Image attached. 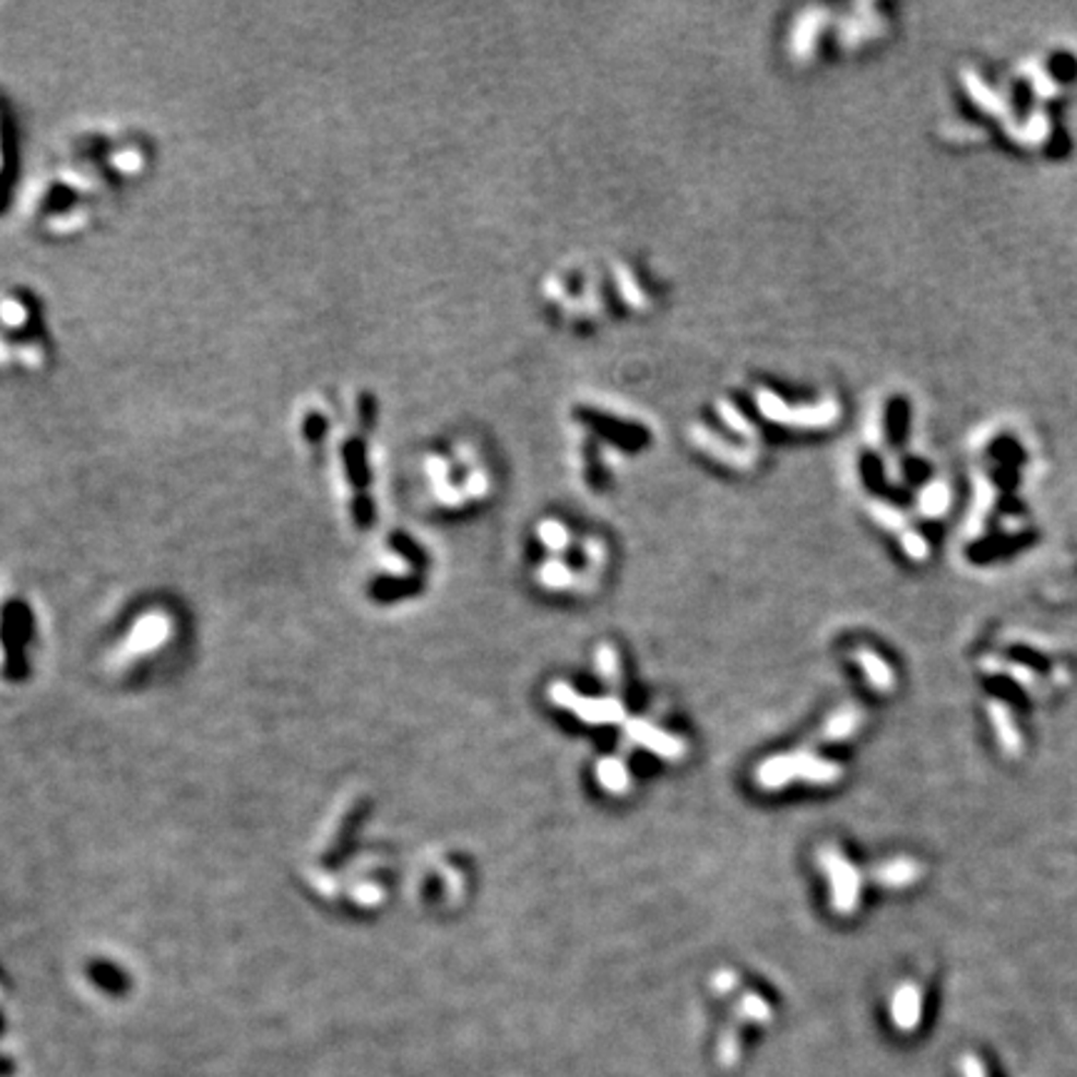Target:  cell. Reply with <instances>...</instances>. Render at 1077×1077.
Returning <instances> with one entry per match:
<instances>
[{
	"label": "cell",
	"instance_id": "obj_1",
	"mask_svg": "<svg viewBox=\"0 0 1077 1077\" xmlns=\"http://www.w3.org/2000/svg\"><path fill=\"white\" fill-rule=\"evenodd\" d=\"M841 776H843L841 766L828 761V758L816 756L810 748L771 756L756 768V783L761 785L764 791H779L793 781L831 785L841 781Z\"/></svg>",
	"mask_w": 1077,
	"mask_h": 1077
},
{
	"label": "cell",
	"instance_id": "obj_2",
	"mask_svg": "<svg viewBox=\"0 0 1077 1077\" xmlns=\"http://www.w3.org/2000/svg\"><path fill=\"white\" fill-rule=\"evenodd\" d=\"M549 699L559 709L571 711L581 723L589 726H612L626 723V709L616 696H584L577 694L569 684L554 682L549 686Z\"/></svg>",
	"mask_w": 1077,
	"mask_h": 1077
},
{
	"label": "cell",
	"instance_id": "obj_3",
	"mask_svg": "<svg viewBox=\"0 0 1077 1077\" xmlns=\"http://www.w3.org/2000/svg\"><path fill=\"white\" fill-rule=\"evenodd\" d=\"M816 859L828 876L833 911L843 915L853 913L861 903V873L855 871V865L836 845H824Z\"/></svg>",
	"mask_w": 1077,
	"mask_h": 1077
},
{
	"label": "cell",
	"instance_id": "obj_4",
	"mask_svg": "<svg viewBox=\"0 0 1077 1077\" xmlns=\"http://www.w3.org/2000/svg\"><path fill=\"white\" fill-rule=\"evenodd\" d=\"M624 734L626 744L641 746L651 751L653 756L666 758V761H682L686 754V744L678 736L668 734V731L653 726V723L643 719H629L624 723Z\"/></svg>",
	"mask_w": 1077,
	"mask_h": 1077
},
{
	"label": "cell",
	"instance_id": "obj_5",
	"mask_svg": "<svg viewBox=\"0 0 1077 1077\" xmlns=\"http://www.w3.org/2000/svg\"><path fill=\"white\" fill-rule=\"evenodd\" d=\"M761 400V412L768 419L773 422H785V425H801V427H820V425H831L838 414V407L833 402L820 404V407H806V410H789L781 400H776L773 394L761 392L758 394Z\"/></svg>",
	"mask_w": 1077,
	"mask_h": 1077
},
{
	"label": "cell",
	"instance_id": "obj_6",
	"mask_svg": "<svg viewBox=\"0 0 1077 1077\" xmlns=\"http://www.w3.org/2000/svg\"><path fill=\"white\" fill-rule=\"evenodd\" d=\"M594 776H596V783L602 785L606 793H612V796H622V793L629 791V785H631V771H629V766H626L624 756L599 758L596 766H594Z\"/></svg>",
	"mask_w": 1077,
	"mask_h": 1077
},
{
	"label": "cell",
	"instance_id": "obj_7",
	"mask_svg": "<svg viewBox=\"0 0 1077 1077\" xmlns=\"http://www.w3.org/2000/svg\"><path fill=\"white\" fill-rule=\"evenodd\" d=\"M855 664L865 671V678L868 684L876 688V691H890L893 688V671L883 661L876 651L871 649H859L853 653Z\"/></svg>",
	"mask_w": 1077,
	"mask_h": 1077
},
{
	"label": "cell",
	"instance_id": "obj_8",
	"mask_svg": "<svg viewBox=\"0 0 1077 1077\" xmlns=\"http://www.w3.org/2000/svg\"><path fill=\"white\" fill-rule=\"evenodd\" d=\"M691 437H694V441L701 449H706V452L713 454V457L723 459V462H729V464H734V466H741V470H746V466L751 464V454L744 452V449H734V447L723 445V441H719L717 437H713L711 431L694 429Z\"/></svg>",
	"mask_w": 1077,
	"mask_h": 1077
},
{
	"label": "cell",
	"instance_id": "obj_9",
	"mask_svg": "<svg viewBox=\"0 0 1077 1077\" xmlns=\"http://www.w3.org/2000/svg\"><path fill=\"white\" fill-rule=\"evenodd\" d=\"M871 876H873V880L880 883V886L903 888V886H908V883L915 880L918 865L913 861H906V859L890 861V863H883L880 868H873Z\"/></svg>",
	"mask_w": 1077,
	"mask_h": 1077
},
{
	"label": "cell",
	"instance_id": "obj_10",
	"mask_svg": "<svg viewBox=\"0 0 1077 1077\" xmlns=\"http://www.w3.org/2000/svg\"><path fill=\"white\" fill-rule=\"evenodd\" d=\"M859 726H861V711L841 709L826 721L824 731H820V738L828 741V744H836V741L851 738L855 731H859Z\"/></svg>",
	"mask_w": 1077,
	"mask_h": 1077
},
{
	"label": "cell",
	"instance_id": "obj_11",
	"mask_svg": "<svg viewBox=\"0 0 1077 1077\" xmlns=\"http://www.w3.org/2000/svg\"><path fill=\"white\" fill-rule=\"evenodd\" d=\"M921 1015V993L913 985H906L903 991L896 993L893 1001V1020L900 1028H913Z\"/></svg>",
	"mask_w": 1077,
	"mask_h": 1077
},
{
	"label": "cell",
	"instance_id": "obj_12",
	"mask_svg": "<svg viewBox=\"0 0 1077 1077\" xmlns=\"http://www.w3.org/2000/svg\"><path fill=\"white\" fill-rule=\"evenodd\" d=\"M536 579H538V584L546 587V589H554V591L579 587V584H577V573H573V571L567 567V564L559 561V559H549V561H544V564H542V569L536 571Z\"/></svg>",
	"mask_w": 1077,
	"mask_h": 1077
},
{
	"label": "cell",
	"instance_id": "obj_13",
	"mask_svg": "<svg viewBox=\"0 0 1077 1077\" xmlns=\"http://www.w3.org/2000/svg\"><path fill=\"white\" fill-rule=\"evenodd\" d=\"M594 664H596L599 676H602L606 684H612V686L619 684L622 664H619V653L614 651V647H608V643H602V647L596 649Z\"/></svg>",
	"mask_w": 1077,
	"mask_h": 1077
},
{
	"label": "cell",
	"instance_id": "obj_14",
	"mask_svg": "<svg viewBox=\"0 0 1077 1077\" xmlns=\"http://www.w3.org/2000/svg\"><path fill=\"white\" fill-rule=\"evenodd\" d=\"M536 534H538V538H542V544L549 552H554V554L567 552L569 532L559 522H552V519H549V522H542V524H538V529H536Z\"/></svg>",
	"mask_w": 1077,
	"mask_h": 1077
},
{
	"label": "cell",
	"instance_id": "obj_15",
	"mask_svg": "<svg viewBox=\"0 0 1077 1077\" xmlns=\"http://www.w3.org/2000/svg\"><path fill=\"white\" fill-rule=\"evenodd\" d=\"M738 1010H741V1015H744V1018L754 1020V1022L771 1020V1005H768L761 995H754V993L744 995V1001L738 1003Z\"/></svg>",
	"mask_w": 1077,
	"mask_h": 1077
},
{
	"label": "cell",
	"instance_id": "obj_16",
	"mask_svg": "<svg viewBox=\"0 0 1077 1077\" xmlns=\"http://www.w3.org/2000/svg\"><path fill=\"white\" fill-rule=\"evenodd\" d=\"M719 412L723 414V417H726V422H729V425H731V427H734V429H738V431H744V435H746V437H754V429H751V427H748V425H746V419H744V417H741V414H738V412H736L734 407H731V404H729V402H719Z\"/></svg>",
	"mask_w": 1077,
	"mask_h": 1077
},
{
	"label": "cell",
	"instance_id": "obj_17",
	"mask_svg": "<svg viewBox=\"0 0 1077 1077\" xmlns=\"http://www.w3.org/2000/svg\"><path fill=\"white\" fill-rule=\"evenodd\" d=\"M738 985V978L734 970H721V973L713 975V987L721 993H729V991H734V987Z\"/></svg>",
	"mask_w": 1077,
	"mask_h": 1077
},
{
	"label": "cell",
	"instance_id": "obj_18",
	"mask_svg": "<svg viewBox=\"0 0 1077 1077\" xmlns=\"http://www.w3.org/2000/svg\"><path fill=\"white\" fill-rule=\"evenodd\" d=\"M970 1077H985L983 1067H980V1065H970Z\"/></svg>",
	"mask_w": 1077,
	"mask_h": 1077
}]
</instances>
